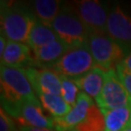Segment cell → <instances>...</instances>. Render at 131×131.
<instances>
[{"label":"cell","mask_w":131,"mask_h":131,"mask_svg":"<svg viewBox=\"0 0 131 131\" xmlns=\"http://www.w3.org/2000/svg\"><path fill=\"white\" fill-rule=\"evenodd\" d=\"M1 108L15 119L26 102H40L35 96L25 69L1 65L0 67Z\"/></svg>","instance_id":"6da1fadb"},{"label":"cell","mask_w":131,"mask_h":131,"mask_svg":"<svg viewBox=\"0 0 131 131\" xmlns=\"http://www.w3.org/2000/svg\"><path fill=\"white\" fill-rule=\"evenodd\" d=\"M0 12L1 32L7 39L28 43L30 33L38 20L31 7L21 2L1 1Z\"/></svg>","instance_id":"7a4b0ae2"},{"label":"cell","mask_w":131,"mask_h":131,"mask_svg":"<svg viewBox=\"0 0 131 131\" xmlns=\"http://www.w3.org/2000/svg\"><path fill=\"white\" fill-rule=\"evenodd\" d=\"M89 47L96 67L104 71L116 69L129 53L123 46L105 32L89 30Z\"/></svg>","instance_id":"3957f363"},{"label":"cell","mask_w":131,"mask_h":131,"mask_svg":"<svg viewBox=\"0 0 131 131\" xmlns=\"http://www.w3.org/2000/svg\"><path fill=\"white\" fill-rule=\"evenodd\" d=\"M51 27L68 49L80 48L89 44V28L66 3L62 4L60 13L52 21Z\"/></svg>","instance_id":"277c9868"},{"label":"cell","mask_w":131,"mask_h":131,"mask_svg":"<svg viewBox=\"0 0 131 131\" xmlns=\"http://www.w3.org/2000/svg\"><path fill=\"white\" fill-rule=\"evenodd\" d=\"M96 67L89 44L83 47L69 49L51 68L57 75L76 80Z\"/></svg>","instance_id":"5b68a950"},{"label":"cell","mask_w":131,"mask_h":131,"mask_svg":"<svg viewBox=\"0 0 131 131\" xmlns=\"http://www.w3.org/2000/svg\"><path fill=\"white\" fill-rule=\"evenodd\" d=\"M95 101L101 111L131 107V96L122 83L116 69L106 71L103 89Z\"/></svg>","instance_id":"8992f818"},{"label":"cell","mask_w":131,"mask_h":131,"mask_svg":"<svg viewBox=\"0 0 131 131\" xmlns=\"http://www.w3.org/2000/svg\"><path fill=\"white\" fill-rule=\"evenodd\" d=\"M84 23L89 30L106 33L109 11L108 5L96 0H82L66 3Z\"/></svg>","instance_id":"52a82bcc"},{"label":"cell","mask_w":131,"mask_h":131,"mask_svg":"<svg viewBox=\"0 0 131 131\" xmlns=\"http://www.w3.org/2000/svg\"><path fill=\"white\" fill-rule=\"evenodd\" d=\"M106 33L131 52V17L117 5L109 12Z\"/></svg>","instance_id":"ba28073f"},{"label":"cell","mask_w":131,"mask_h":131,"mask_svg":"<svg viewBox=\"0 0 131 131\" xmlns=\"http://www.w3.org/2000/svg\"><path fill=\"white\" fill-rule=\"evenodd\" d=\"M29 83L37 95L42 93L61 96V80L52 69H38L28 67L25 69Z\"/></svg>","instance_id":"9c48e42d"},{"label":"cell","mask_w":131,"mask_h":131,"mask_svg":"<svg viewBox=\"0 0 131 131\" xmlns=\"http://www.w3.org/2000/svg\"><path fill=\"white\" fill-rule=\"evenodd\" d=\"M92 105V98L83 91H80L77 102L70 112L62 117H52L53 129L56 131H71L74 129L85 118Z\"/></svg>","instance_id":"30bf717a"},{"label":"cell","mask_w":131,"mask_h":131,"mask_svg":"<svg viewBox=\"0 0 131 131\" xmlns=\"http://www.w3.org/2000/svg\"><path fill=\"white\" fill-rule=\"evenodd\" d=\"M1 58V65L26 69L34 67V56L31 48L26 44L8 40Z\"/></svg>","instance_id":"8fae6325"},{"label":"cell","mask_w":131,"mask_h":131,"mask_svg":"<svg viewBox=\"0 0 131 131\" xmlns=\"http://www.w3.org/2000/svg\"><path fill=\"white\" fill-rule=\"evenodd\" d=\"M16 119L20 123V126L53 129L52 117H47L44 114L40 102H26L24 104Z\"/></svg>","instance_id":"7c38bea8"},{"label":"cell","mask_w":131,"mask_h":131,"mask_svg":"<svg viewBox=\"0 0 131 131\" xmlns=\"http://www.w3.org/2000/svg\"><path fill=\"white\" fill-rule=\"evenodd\" d=\"M68 50V47L59 39L36 50H32L34 66L40 69H51Z\"/></svg>","instance_id":"4fadbf2b"},{"label":"cell","mask_w":131,"mask_h":131,"mask_svg":"<svg viewBox=\"0 0 131 131\" xmlns=\"http://www.w3.org/2000/svg\"><path fill=\"white\" fill-rule=\"evenodd\" d=\"M106 80V71L95 67L78 79L74 80L75 84L83 92L88 94L90 98H97L102 89Z\"/></svg>","instance_id":"5bb4252c"},{"label":"cell","mask_w":131,"mask_h":131,"mask_svg":"<svg viewBox=\"0 0 131 131\" xmlns=\"http://www.w3.org/2000/svg\"><path fill=\"white\" fill-rule=\"evenodd\" d=\"M62 2L57 0H36L32 2V8L38 20L52 26L54 20L62 8Z\"/></svg>","instance_id":"9a60e30c"},{"label":"cell","mask_w":131,"mask_h":131,"mask_svg":"<svg viewBox=\"0 0 131 131\" xmlns=\"http://www.w3.org/2000/svg\"><path fill=\"white\" fill-rule=\"evenodd\" d=\"M105 118V131H123L130 124L131 107L101 111Z\"/></svg>","instance_id":"2e32d148"},{"label":"cell","mask_w":131,"mask_h":131,"mask_svg":"<svg viewBox=\"0 0 131 131\" xmlns=\"http://www.w3.org/2000/svg\"><path fill=\"white\" fill-rule=\"evenodd\" d=\"M56 40H58V37L53 29L51 26H48L41 23L40 20H37L30 33L27 44L31 50H36Z\"/></svg>","instance_id":"e0dca14e"},{"label":"cell","mask_w":131,"mask_h":131,"mask_svg":"<svg viewBox=\"0 0 131 131\" xmlns=\"http://www.w3.org/2000/svg\"><path fill=\"white\" fill-rule=\"evenodd\" d=\"M42 107L52 117H62L71 111L70 105L66 103L60 95L42 93L38 95Z\"/></svg>","instance_id":"ac0fdd59"},{"label":"cell","mask_w":131,"mask_h":131,"mask_svg":"<svg viewBox=\"0 0 131 131\" xmlns=\"http://www.w3.org/2000/svg\"><path fill=\"white\" fill-rule=\"evenodd\" d=\"M105 118L97 105H92L84 121L71 131H105Z\"/></svg>","instance_id":"d6986e66"},{"label":"cell","mask_w":131,"mask_h":131,"mask_svg":"<svg viewBox=\"0 0 131 131\" xmlns=\"http://www.w3.org/2000/svg\"><path fill=\"white\" fill-rule=\"evenodd\" d=\"M61 80V97L71 107L75 106L78 95H79V88L77 86L73 80L66 78L63 76H59Z\"/></svg>","instance_id":"ffe728a7"},{"label":"cell","mask_w":131,"mask_h":131,"mask_svg":"<svg viewBox=\"0 0 131 131\" xmlns=\"http://www.w3.org/2000/svg\"><path fill=\"white\" fill-rule=\"evenodd\" d=\"M0 131H19L13 117L2 108L0 110Z\"/></svg>","instance_id":"44dd1931"},{"label":"cell","mask_w":131,"mask_h":131,"mask_svg":"<svg viewBox=\"0 0 131 131\" xmlns=\"http://www.w3.org/2000/svg\"><path fill=\"white\" fill-rule=\"evenodd\" d=\"M116 70H117V75L124 85V88L126 89L129 95L131 96V71L127 69L126 67L122 64V62L117 64Z\"/></svg>","instance_id":"7402d4cb"},{"label":"cell","mask_w":131,"mask_h":131,"mask_svg":"<svg viewBox=\"0 0 131 131\" xmlns=\"http://www.w3.org/2000/svg\"><path fill=\"white\" fill-rule=\"evenodd\" d=\"M7 44H8V39L4 35V33L1 32V34H0V57L3 56L5 49L7 47Z\"/></svg>","instance_id":"603a6c76"},{"label":"cell","mask_w":131,"mask_h":131,"mask_svg":"<svg viewBox=\"0 0 131 131\" xmlns=\"http://www.w3.org/2000/svg\"><path fill=\"white\" fill-rule=\"evenodd\" d=\"M19 131H56L54 129H49V128H35L31 126H20L19 127Z\"/></svg>","instance_id":"cb8c5ba5"},{"label":"cell","mask_w":131,"mask_h":131,"mask_svg":"<svg viewBox=\"0 0 131 131\" xmlns=\"http://www.w3.org/2000/svg\"><path fill=\"white\" fill-rule=\"evenodd\" d=\"M122 64L126 67L127 69H129L131 71V52L126 56V57L123 59L122 61Z\"/></svg>","instance_id":"d4e9b609"},{"label":"cell","mask_w":131,"mask_h":131,"mask_svg":"<svg viewBox=\"0 0 131 131\" xmlns=\"http://www.w3.org/2000/svg\"><path fill=\"white\" fill-rule=\"evenodd\" d=\"M123 131H131V124H129V125H128Z\"/></svg>","instance_id":"484cf974"},{"label":"cell","mask_w":131,"mask_h":131,"mask_svg":"<svg viewBox=\"0 0 131 131\" xmlns=\"http://www.w3.org/2000/svg\"><path fill=\"white\" fill-rule=\"evenodd\" d=\"M130 124H131V116H130Z\"/></svg>","instance_id":"4316f807"}]
</instances>
